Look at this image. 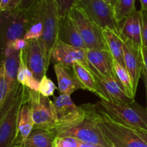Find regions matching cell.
Returning <instances> with one entry per match:
<instances>
[{"instance_id": "38", "label": "cell", "mask_w": 147, "mask_h": 147, "mask_svg": "<svg viewBox=\"0 0 147 147\" xmlns=\"http://www.w3.org/2000/svg\"><path fill=\"white\" fill-rule=\"evenodd\" d=\"M142 77H143L144 83L145 85V88H146V109H147V70L146 68L143 69V72H142Z\"/></svg>"}, {"instance_id": "13", "label": "cell", "mask_w": 147, "mask_h": 147, "mask_svg": "<svg viewBox=\"0 0 147 147\" xmlns=\"http://www.w3.org/2000/svg\"><path fill=\"white\" fill-rule=\"evenodd\" d=\"M123 57L125 67L131 78L134 92L136 93L139 80L144 68L142 47L134 44L130 40H124Z\"/></svg>"}, {"instance_id": "36", "label": "cell", "mask_w": 147, "mask_h": 147, "mask_svg": "<svg viewBox=\"0 0 147 147\" xmlns=\"http://www.w3.org/2000/svg\"><path fill=\"white\" fill-rule=\"evenodd\" d=\"M135 130H136L138 135L142 138V140L147 144V131L141 130V129H135Z\"/></svg>"}, {"instance_id": "41", "label": "cell", "mask_w": 147, "mask_h": 147, "mask_svg": "<svg viewBox=\"0 0 147 147\" xmlns=\"http://www.w3.org/2000/svg\"><path fill=\"white\" fill-rule=\"evenodd\" d=\"M116 1H117V0H111V5L113 6V7H114V5H115V4H116Z\"/></svg>"}, {"instance_id": "28", "label": "cell", "mask_w": 147, "mask_h": 147, "mask_svg": "<svg viewBox=\"0 0 147 147\" xmlns=\"http://www.w3.org/2000/svg\"><path fill=\"white\" fill-rule=\"evenodd\" d=\"M136 0H117L115 4V17L119 24L122 22L129 15L136 11L135 7Z\"/></svg>"}, {"instance_id": "33", "label": "cell", "mask_w": 147, "mask_h": 147, "mask_svg": "<svg viewBox=\"0 0 147 147\" xmlns=\"http://www.w3.org/2000/svg\"><path fill=\"white\" fill-rule=\"evenodd\" d=\"M141 12L142 23V47H147V9L141 10Z\"/></svg>"}, {"instance_id": "10", "label": "cell", "mask_w": 147, "mask_h": 147, "mask_svg": "<svg viewBox=\"0 0 147 147\" xmlns=\"http://www.w3.org/2000/svg\"><path fill=\"white\" fill-rule=\"evenodd\" d=\"M69 16L76 23L87 49L109 50L103 36V30L93 22L77 7H73Z\"/></svg>"}, {"instance_id": "23", "label": "cell", "mask_w": 147, "mask_h": 147, "mask_svg": "<svg viewBox=\"0 0 147 147\" xmlns=\"http://www.w3.org/2000/svg\"><path fill=\"white\" fill-rule=\"evenodd\" d=\"M28 26L24 36V40L27 41L33 40H39L43 33V24L39 13L38 1L27 10Z\"/></svg>"}, {"instance_id": "15", "label": "cell", "mask_w": 147, "mask_h": 147, "mask_svg": "<svg viewBox=\"0 0 147 147\" xmlns=\"http://www.w3.org/2000/svg\"><path fill=\"white\" fill-rule=\"evenodd\" d=\"M86 58L89 67L100 75L117 78L113 69V58L109 50L87 49Z\"/></svg>"}, {"instance_id": "3", "label": "cell", "mask_w": 147, "mask_h": 147, "mask_svg": "<svg viewBox=\"0 0 147 147\" xmlns=\"http://www.w3.org/2000/svg\"><path fill=\"white\" fill-rule=\"evenodd\" d=\"M39 13L43 24V33L39 40L47 67L51 61V53L57 41L60 14L54 0H39Z\"/></svg>"}, {"instance_id": "22", "label": "cell", "mask_w": 147, "mask_h": 147, "mask_svg": "<svg viewBox=\"0 0 147 147\" xmlns=\"http://www.w3.org/2000/svg\"><path fill=\"white\" fill-rule=\"evenodd\" d=\"M57 136L56 130L34 129L23 143L14 147H53Z\"/></svg>"}, {"instance_id": "18", "label": "cell", "mask_w": 147, "mask_h": 147, "mask_svg": "<svg viewBox=\"0 0 147 147\" xmlns=\"http://www.w3.org/2000/svg\"><path fill=\"white\" fill-rule=\"evenodd\" d=\"M20 65V52L13 50L9 55L1 59V65L4 67L10 93L14 97L17 96L21 85L17 80Z\"/></svg>"}, {"instance_id": "27", "label": "cell", "mask_w": 147, "mask_h": 147, "mask_svg": "<svg viewBox=\"0 0 147 147\" xmlns=\"http://www.w3.org/2000/svg\"><path fill=\"white\" fill-rule=\"evenodd\" d=\"M17 80L22 86L34 91H39L40 81H38L34 77L33 73L26 65L21 56H20V67H19L18 75H17Z\"/></svg>"}, {"instance_id": "17", "label": "cell", "mask_w": 147, "mask_h": 147, "mask_svg": "<svg viewBox=\"0 0 147 147\" xmlns=\"http://www.w3.org/2000/svg\"><path fill=\"white\" fill-rule=\"evenodd\" d=\"M57 40L74 47L87 49L76 23L69 14L60 17Z\"/></svg>"}, {"instance_id": "40", "label": "cell", "mask_w": 147, "mask_h": 147, "mask_svg": "<svg viewBox=\"0 0 147 147\" xmlns=\"http://www.w3.org/2000/svg\"><path fill=\"white\" fill-rule=\"evenodd\" d=\"M141 3L142 8L141 10H146L147 9V0H139Z\"/></svg>"}, {"instance_id": "29", "label": "cell", "mask_w": 147, "mask_h": 147, "mask_svg": "<svg viewBox=\"0 0 147 147\" xmlns=\"http://www.w3.org/2000/svg\"><path fill=\"white\" fill-rule=\"evenodd\" d=\"M57 89V87L55 83L50 80L47 76H45L40 82V88H39V93L43 96L50 97L53 96L55 90Z\"/></svg>"}, {"instance_id": "32", "label": "cell", "mask_w": 147, "mask_h": 147, "mask_svg": "<svg viewBox=\"0 0 147 147\" xmlns=\"http://www.w3.org/2000/svg\"><path fill=\"white\" fill-rule=\"evenodd\" d=\"M21 1L22 0H0V11L17 9Z\"/></svg>"}, {"instance_id": "4", "label": "cell", "mask_w": 147, "mask_h": 147, "mask_svg": "<svg viewBox=\"0 0 147 147\" xmlns=\"http://www.w3.org/2000/svg\"><path fill=\"white\" fill-rule=\"evenodd\" d=\"M98 105L120 123L134 129L147 131V109L135 100L118 103L101 100Z\"/></svg>"}, {"instance_id": "26", "label": "cell", "mask_w": 147, "mask_h": 147, "mask_svg": "<svg viewBox=\"0 0 147 147\" xmlns=\"http://www.w3.org/2000/svg\"><path fill=\"white\" fill-rule=\"evenodd\" d=\"M113 69L116 78L121 84L122 87L124 89L128 97L131 100H134L136 93L134 89L133 82L129 72L124 66L121 65L120 63L113 60Z\"/></svg>"}, {"instance_id": "16", "label": "cell", "mask_w": 147, "mask_h": 147, "mask_svg": "<svg viewBox=\"0 0 147 147\" xmlns=\"http://www.w3.org/2000/svg\"><path fill=\"white\" fill-rule=\"evenodd\" d=\"M120 35L124 40L142 47V23L141 10L132 13L120 24Z\"/></svg>"}, {"instance_id": "7", "label": "cell", "mask_w": 147, "mask_h": 147, "mask_svg": "<svg viewBox=\"0 0 147 147\" xmlns=\"http://www.w3.org/2000/svg\"><path fill=\"white\" fill-rule=\"evenodd\" d=\"M27 104L32 111L34 129L55 130L57 126L54 104L48 97L27 88Z\"/></svg>"}, {"instance_id": "39", "label": "cell", "mask_w": 147, "mask_h": 147, "mask_svg": "<svg viewBox=\"0 0 147 147\" xmlns=\"http://www.w3.org/2000/svg\"><path fill=\"white\" fill-rule=\"evenodd\" d=\"M78 147H104L100 146V145H96V144H86V143H82L80 142V145Z\"/></svg>"}, {"instance_id": "6", "label": "cell", "mask_w": 147, "mask_h": 147, "mask_svg": "<svg viewBox=\"0 0 147 147\" xmlns=\"http://www.w3.org/2000/svg\"><path fill=\"white\" fill-rule=\"evenodd\" d=\"M27 102V88L20 85L11 107L0 116V147H14L22 106Z\"/></svg>"}, {"instance_id": "31", "label": "cell", "mask_w": 147, "mask_h": 147, "mask_svg": "<svg viewBox=\"0 0 147 147\" xmlns=\"http://www.w3.org/2000/svg\"><path fill=\"white\" fill-rule=\"evenodd\" d=\"M57 4L60 17L68 15L72 9L77 4L78 0H54Z\"/></svg>"}, {"instance_id": "24", "label": "cell", "mask_w": 147, "mask_h": 147, "mask_svg": "<svg viewBox=\"0 0 147 147\" xmlns=\"http://www.w3.org/2000/svg\"><path fill=\"white\" fill-rule=\"evenodd\" d=\"M103 33L109 51L111 54L113 60L125 67L123 57V39L121 37L120 34L110 29H104Z\"/></svg>"}, {"instance_id": "21", "label": "cell", "mask_w": 147, "mask_h": 147, "mask_svg": "<svg viewBox=\"0 0 147 147\" xmlns=\"http://www.w3.org/2000/svg\"><path fill=\"white\" fill-rule=\"evenodd\" d=\"M34 123L32 111L28 105L25 103L22 106L19 115L17 138L14 146L23 143L34 130Z\"/></svg>"}, {"instance_id": "30", "label": "cell", "mask_w": 147, "mask_h": 147, "mask_svg": "<svg viewBox=\"0 0 147 147\" xmlns=\"http://www.w3.org/2000/svg\"><path fill=\"white\" fill-rule=\"evenodd\" d=\"M80 142L71 136H57L53 142V147H78Z\"/></svg>"}, {"instance_id": "25", "label": "cell", "mask_w": 147, "mask_h": 147, "mask_svg": "<svg viewBox=\"0 0 147 147\" xmlns=\"http://www.w3.org/2000/svg\"><path fill=\"white\" fill-rule=\"evenodd\" d=\"M16 96L14 97L11 95L4 67L1 65L0 67V116L4 115V113L11 107Z\"/></svg>"}, {"instance_id": "11", "label": "cell", "mask_w": 147, "mask_h": 147, "mask_svg": "<svg viewBox=\"0 0 147 147\" xmlns=\"http://www.w3.org/2000/svg\"><path fill=\"white\" fill-rule=\"evenodd\" d=\"M86 50L87 49L74 47L57 40L52 50L51 60L55 64H60L69 68H72L76 63L88 65Z\"/></svg>"}, {"instance_id": "20", "label": "cell", "mask_w": 147, "mask_h": 147, "mask_svg": "<svg viewBox=\"0 0 147 147\" xmlns=\"http://www.w3.org/2000/svg\"><path fill=\"white\" fill-rule=\"evenodd\" d=\"M54 70L58 83L60 94L71 95L78 89H81L73 73V69L60 64L54 65Z\"/></svg>"}, {"instance_id": "19", "label": "cell", "mask_w": 147, "mask_h": 147, "mask_svg": "<svg viewBox=\"0 0 147 147\" xmlns=\"http://www.w3.org/2000/svg\"><path fill=\"white\" fill-rule=\"evenodd\" d=\"M72 69L76 80L81 86L82 90H87L92 92L100 98L101 100H107L106 96L99 88L97 81L88 65L82 63H76L73 66Z\"/></svg>"}, {"instance_id": "1", "label": "cell", "mask_w": 147, "mask_h": 147, "mask_svg": "<svg viewBox=\"0 0 147 147\" xmlns=\"http://www.w3.org/2000/svg\"><path fill=\"white\" fill-rule=\"evenodd\" d=\"M86 116L80 123L70 129L57 133L60 136H71L82 143L100 145L104 147H113L106 139L98 125V104L83 105Z\"/></svg>"}, {"instance_id": "34", "label": "cell", "mask_w": 147, "mask_h": 147, "mask_svg": "<svg viewBox=\"0 0 147 147\" xmlns=\"http://www.w3.org/2000/svg\"><path fill=\"white\" fill-rule=\"evenodd\" d=\"M27 45V41L24 40V38H20L18 40H16L11 44L10 47L13 49L15 51L20 52L24 50Z\"/></svg>"}, {"instance_id": "8", "label": "cell", "mask_w": 147, "mask_h": 147, "mask_svg": "<svg viewBox=\"0 0 147 147\" xmlns=\"http://www.w3.org/2000/svg\"><path fill=\"white\" fill-rule=\"evenodd\" d=\"M76 7L103 30L110 29L120 34L121 25L116 21L114 9L111 4L104 0H78Z\"/></svg>"}, {"instance_id": "2", "label": "cell", "mask_w": 147, "mask_h": 147, "mask_svg": "<svg viewBox=\"0 0 147 147\" xmlns=\"http://www.w3.org/2000/svg\"><path fill=\"white\" fill-rule=\"evenodd\" d=\"M98 125L113 147H147L135 129L120 123L98 105Z\"/></svg>"}, {"instance_id": "35", "label": "cell", "mask_w": 147, "mask_h": 147, "mask_svg": "<svg viewBox=\"0 0 147 147\" xmlns=\"http://www.w3.org/2000/svg\"><path fill=\"white\" fill-rule=\"evenodd\" d=\"M39 0H22L21 4L18 9L23 10H28L32 5H34Z\"/></svg>"}, {"instance_id": "5", "label": "cell", "mask_w": 147, "mask_h": 147, "mask_svg": "<svg viewBox=\"0 0 147 147\" xmlns=\"http://www.w3.org/2000/svg\"><path fill=\"white\" fill-rule=\"evenodd\" d=\"M28 26L27 10L0 11V41L1 52L16 40L23 38Z\"/></svg>"}, {"instance_id": "14", "label": "cell", "mask_w": 147, "mask_h": 147, "mask_svg": "<svg viewBox=\"0 0 147 147\" xmlns=\"http://www.w3.org/2000/svg\"><path fill=\"white\" fill-rule=\"evenodd\" d=\"M90 69L97 81L99 88L106 96L107 101L124 103L134 100L128 97L124 89L117 78L106 77L100 75L91 67H90Z\"/></svg>"}, {"instance_id": "9", "label": "cell", "mask_w": 147, "mask_h": 147, "mask_svg": "<svg viewBox=\"0 0 147 147\" xmlns=\"http://www.w3.org/2000/svg\"><path fill=\"white\" fill-rule=\"evenodd\" d=\"M53 104L57 121V134L78 125L86 116L84 106H76L70 95L60 94L58 97H54Z\"/></svg>"}, {"instance_id": "42", "label": "cell", "mask_w": 147, "mask_h": 147, "mask_svg": "<svg viewBox=\"0 0 147 147\" xmlns=\"http://www.w3.org/2000/svg\"><path fill=\"white\" fill-rule=\"evenodd\" d=\"M104 1H106V2H108V3H109V4H111V0H104Z\"/></svg>"}, {"instance_id": "12", "label": "cell", "mask_w": 147, "mask_h": 147, "mask_svg": "<svg viewBox=\"0 0 147 147\" xmlns=\"http://www.w3.org/2000/svg\"><path fill=\"white\" fill-rule=\"evenodd\" d=\"M20 56L26 65L33 73L34 77L40 82L42 78L46 76L48 67L39 40L27 41V47L20 51Z\"/></svg>"}, {"instance_id": "37", "label": "cell", "mask_w": 147, "mask_h": 147, "mask_svg": "<svg viewBox=\"0 0 147 147\" xmlns=\"http://www.w3.org/2000/svg\"><path fill=\"white\" fill-rule=\"evenodd\" d=\"M142 55H143L144 67L147 70V47H142Z\"/></svg>"}]
</instances>
